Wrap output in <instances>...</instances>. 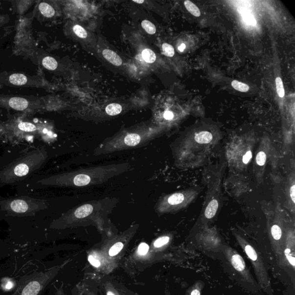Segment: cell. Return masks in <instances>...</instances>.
Instances as JSON below:
<instances>
[{"label": "cell", "mask_w": 295, "mask_h": 295, "mask_svg": "<svg viewBox=\"0 0 295 295\" xmlns=\"http://www.w3.org/2000/svg\"><path fill=\"white\" fill-rule=\"evenodd\" d=\"M141 25L146 32L149 34L153 35L156 33L157 28L155 25L150 21L144 20L142 22Z\"/></svg>", "instance_id": "obj_25"}, {"label": "cell", "mask_w": 295, "mask_h": 295, "mask_svg": "<svg viewBox=\"0 0 295 295\" xmlns=\"http://www.w3.org/2000/svg\"><path fill=\"white\" fill-rule=\"evenodd\" d=\"M89 261L90 262V264L93 266V267L98 268L99 267V266L100 265V262L98 260H97V259L94 258L92 255L89 256Z\"/></svg>", "instance_id": "obj_34"}, {"label": "cell", "mask_w": 295, "mask_h": 295, "mask_svg": "<svg viewBox=\"0 0 295 295\" xmlns=\"http://www.w3.org/2000/svg\"><path fill=\"white\" fill-rule=\"evenodd\" d=\"M118 201L116 199L92 201L74 207L51 223L53 228H63L83 224H99L105 222Z\"/></svg>", "instance_id": "obj_2"}, {"label": "cell", "mask_w": 295, "mask_h": 295, "mask_svg": "<svg viewBox=\"0 0 295 295\" xmlns=\"http://www.w3.org/2000/svg\"><path fill=\"white\" fill-rule=\"evenodd\" d=\"M170 241V237L169 236H161V237L156 240L154 246L156 248H160L163 247V246L167 245Z\"/></svg>", "instance_id": "obj_27"}, {"label": "cell", "mask_w": 295, "mask_h": 295, "mask_svg": "<svg viewBox=\"0 0 295 295\" xmlns=\"http://www.w3.org/2000/svg\"><path fill=\"white\" fill-rule=\"evenodd\" d=\"M269 235L274 253L282 256L284 246V232L280 216L275 214L274 219H269L268 223Z\"/></svg>", "instance_id": "obj_8"}, {"label": "cell", "mask_w": 295, "mask_h": 295, "mask_svg": "<svg viewBox=\"0 0 295 295\" xmlns=\"http://www.w3.org/2000/svg\"><path fill=\"white\" fill-rule=\"evenodd\" d=\"M134 2L137 3V4H142L144 2V1H134Z\"/></svg>", "instance_id": "obj_39"}, {"label": "cell", "mask_w": 295, "mask_h": 295, "mask_svg": "<svg viewBox=\"0 0 295 295\" xmlns=\"http://www.w3.org/2000/svg\"><path fill=\"white\" fill-rule=\"evenodd\" d=\"M219 180H216L212 188L211 192L207 197L205 206L204 207L202 222H207L214 218L219 209V201L218 197L219 193Z\"/></svg>", "instance_id": "obj_10"}, {"label": "cell", "mask_w": 295, "mask_h": 295, "mask_svg": "<svg viewBox=\"0 0 295 295\" xmlns=\"http://www.w3.org/2000/svg\"><path fill=\"white\" fill-rule=\"evenodd\" d=\"M185 48H186L185 44H182L180 45V46L179 47H178V50H179L181 52H182V51H183V50L184 49H185Z\"/></svg>", "instance_id": "obj_38"}, {"label": "cell", "mask_w": 295, "mask_h": 295, "mask_svg": "<svg viewBox=\"0 0 295 295\" xmlns=\"http://www.w3.org/2000/svg\"><path fill=\"white\" fill-rule=\"evenodd\" d=\"M295 184L293 182V184H292V185L290 187V189L289 190L290 192V196L291 198V200L292 201V202H293V204H294L295 203Z\"/></svg>", "instance_id": "obj_36"}, {"label": "cell", "mask_w": 295, "mask_h": 295, "mask_svg": "<svg viewBox=\"0 0 295 295\" xmlns=\"http://www.w3.org/2000/svg\"><path fill=\"white\" fill-rule=\"evenodd\" d=\"M47 157V152L43 148L28 152L0 171V181L9 184L24 179L40 168Z\"/></svg>", "instance_id": "obj_3"}, {"label": "cell", "mask_w": 295, "mask_h": 295, "mask_svg": "<svg viewBox=\"0 0 295 295\" xmlns=\"http://www.w3.org/2000/svg\"><path fill=\"white\" fill-rule=\"evenodd\" d=\"M103 56L106 60L115 66H121L122 60L117 54L110 49H105L103 51Z\"/></svg>", "instance_id": "obj_13"}, {"label": "cell", "mask_w": 295, "mask_h": 295, "mask_svg": "<svg viewBox=\"0 0 295 295\" xmlns=\"http://www.w3.org/2000/svg\"><path fill=\"white\" fill-rule=\"evenodd\" d=\"M197 195V192L188 190L164 196L159 200L155 210L159 214L177 211L190 204Z\"/></svg>", "instance_id": "obj_6"}, {"label": "cell", "mask_w": 295, "mask_h": 295, "mask_svg": "<svg viewBox=\"0 0 295 295\" xmlns=\"http://www.w3.org/2000/svg\"><path fill=\"white\" fill-rule=\"evenodd\" d=\"M163 53L166 56L173 57L174 56L175 51L173 46L171 45L164 43L162 45Z\"/></svg>", "instance_id": "obj_32"}, {"label": "cell", "mask_w": 295, "mask_h": 295, "mask_svg": "<svg viewBox=\"0 0 295 295\" xmlns=\"http://www.w3.org/2000/svg\"><path fill=\"white\" fill-rule=\"evenodd\" d=\"M275 85H276V89L278 95L280 98H283L285 95V91L283 81L280 77H278L275 79Z\"/></svg>", "instance_id": "obj_29"}, {"label": "cell", "mask_w": 295, "mask_h": 295, "mask_svg": "<svg viewBox=\"0 0 295 295\" xmlns=\"http://www.w3.org/2000/svg\"><path fill=\"white\" fill-rule=\"evenodd\" d=\"M0 205L9 215L15 216H31L47 208L46 201L26 197L4 200Z\"/></svg>", "instance_id": "obj_4"}, {"label": "cell", "mask_w": 295, "mask_h": 295, "mask_svg": "<svg viewBox=\"0 0 295 295\" xmlns=\"http://www.w3.org/2000/svg\"><path fill=\"white\" fill-rule=\"evenodd\" d=\"M124 244L122 242H119L116 243L114 245L112 246L111 248H110L109 254L110 256H115L119 253V252L121 251L123 248H124Z\"/></svg>", "instance_id": "obj_28"}, {"label": "cell", "mask_w": 295, "mask_h": 295, "mask_svg": "<svg viewBox=\"0 0 295 295\" xmlns=\"http://www.w3.org/2000/svg\"><path fill=\"white\" fill-rule=\"evenodd\" d=\"M267 152L263 150H260L258 152L255 158V164L259 168L264 167L266 161H267Z\"/></svg>", "instance_id": "obj_23"}, {"label": "cell", "mask_w": 295, "mask_h": 295, "mask_svg": "<svg viewBox=\"0 0 295 295\" xmlns=\"http://www.w3.org/2000/svg\"><path fill=\"white\" fill-rule=\"evenodd\" d=\"M9 80L13 85L17 86H24L28 83L27 77L21 73L12 74Z\"/></svg>", "instance_id": "obj_14"}, {"label": "cell", "mask_w": 295, "mask_h": 295, "mask_svg": "<svg viewBox=\"0 0 295 295\" xmlns=\"http://www.w3.org/2000/svg\"><path fill=\"white\" fill-rule=\"evenodd\" d=\"M42 65L46 69L50 70H56L58 67L57 61L51 57H45L42 60Z\"/></svg>", "instance_id": "obj_21"}, {"label": "cell", "mask_w": 295, "mask_h": 295, "mask_svg": "<svg viewBox=\"0 0 295 295\" xmlns=\"http://www.w3.org/2000/svg\"><path fill=\"white\" fill-rule=\"evenodd\" d=\"M223 252L231 267L245 281L254 283V280L250 272L244 259L234 249L227 246H223Z\"/></svg>", "instance_id": "obj_9"}, {"label": "cell", "mask_w": 295, "mask_h": 295, "mask_svg": "<svg viewBox=\"0 0 295 295\" xmlns=\"http://www.w3.org/2000/svg\"><path fill=\"white\" fill-rule=\"evenodd\" d=\"M47 282L44 272H35L21 278L17 290L13 295H40Z\"/></svg>", "instance_id": "obj_7"}, {"label": "cell", "mask_w": 295, "mask_h": 295, "mask_svg": "<svg viewBox=\"0 0 295 295\" xmlns=\"http://www.w3.org/2000/svg\"><path fill=\"white\" fill-rule=\"evenodd\" d=\"M242 16L246 23L254 26L257 24L255 19L251 14H249L248 12H242Z\"/></svg>", "instance_id": "obj_31"}, {"label": "cell", "mask_w": 295, "mask_h": 295, "mask_svg": "<svg viewBox=\"0 0 295 295\" xmlns=\"http://www.w3.org/2000/svg\"><path fill=\"white\" fill-rule=\"evenodd\" d=\"M73 30L77 37L80 38H86L88 36L87 32L82 26L79 25H75L73 28Z\"/></svg>", "instance_id": "obj_30"}, {"label": "cell", "mask_w": 295, "mask_h": 295, "mask_svg": "<svg viewBox=\"0 0 295 295\" xmlns=\"http://www.w3.org/2000/svg\"><path fill=\"white\" fill-rule=\"evenodd\" d=\"M16 132L22 133H34L37 131L36 125L30 122H21L16 125Z\"/></svg>", "instance_id": "obj_15"}, {"label": "cell", "mask_w": 295, "mask_h": 295, "mask_svg": "<svg viewBox=\"0 0 295 295\" xmlns=\"http://www.w3.org/2000/svg\"><path fill=\"white\" fill-rule=\"evenodd\" d=\"M106 112L110 116L117 115L122 111L121 105L118 103H112L106 107Z\"/></svg>", "instance_id": "obj_20"}, {"label": "cell", "mask_w": 295, "mask_h": 295, "mask_svg": "<svg viewBox=\"0 0 295 295\" xmlns=\"http://www.w3.org/2000/svg\"><path fill=\"white\" fill-rule=\"evenodd\" d=\"M1 290L5 292H10L14 290L16 286V281L9 277L2 278L1 280Z\"/></svg>", "instance_id": "obj_18"}, {"label": "cell", "mask_w": 295, "mask_h": 295, "mask_svg": "<svg viewBox=\"0 0 295 295\" xmlns=\"http://www.w3.org/2000/svg\"><path fill=\"white\" fill-rule=\"evenodd\" d=\"M107 295H115L114 294H113V293H112L111 291H109L108 292V293H107Z\"/></svg>", "instance_id": "obj_40"}, {"label": "cell", "mask_w": 295, "mask_h": 295, "mask_svg": "<svg viewBox=\"0 0 295 295\" xmlns=\"http://www.w3.org/2000/svg\"><path fill=\"white\" fill-rule=\"evenodd\" d=\"M204 287V282L201 280L197 281L188 289L186 295H202Z\"/></svg>", "instance_id": "obj_19"}, {"label": "cell", "mask_w": 295, "mask_h": 295, "mask_svg": "<svg viewBox=\"0 0 295 295\" xmlns=\"http://www.w3.org/2000/svg\"><path fill=\"white\" fill-rule=\"evenodd\" d=\"M283 254H285L287 261L294 270L295 268V243L294 237L291 235L288 236L287 241L284 243ZM282 254V255H283Z\"/></svg>", "instance_id": "obj_11"}, {"label": "cell", "mask_w": 295, "mask_h": 295, "mask_svg": "<svg viewBox=\"0 0 295 295\" xmlns=\"http://www.w3.org/2000/svg\"><path fill=\"white\" fill-rule=\"evenodd\" d=\"M233 234L253 266L255 274L257 276L259 285L266 293L272 295V289L270 277H269L267 269H266L261 256L253 246L243 238L241 235L236 232L233 233Z\"/></svg>", "instance_id": "obj_5"}, {"label": "cell", "mask_w": 295, "mask_h": 295, "mask_svg": "<svg viewBox=\"0 0 295 295\" xmlns=\"http://www.w3.org/2000/svg\"><path fill=\"white\" fill-rule=\"evenodd\" d=\"M7 105L9 108L17 111H25L30 106L27 99L21 97H13L7 100Z\"/></svg>", "instance_id": "obj_12"}, {"label": "cell", "mask_w": 295, "mask_h": 295, "mask_svg": "<svg viewBox=\"0 0 295 295\" xmlns=\"http://www.w3.org/2000/svg\"><path fill=\"white\" fill-rule=\"evenodd\" d=\"M184 5L185 6L187 11H189L191 14L196 16V17H200L201 16L200 9L194 4V3L186 0V1L184 2Z\"/></svg>", "instance_id": "obj_24"}, {"label": "cell", "mask_w": 295, "mask_h": 295, "mask_svg": "<svg viewBox=\"0 0 295 295\" xmlns=\"http://www.w3.org/2000/svg\"><path fill=\"white\" fill-rule=\"evenodd\" d=\"M231 85L233 89L240 92H248L250 89V87L247 84L238 82L237 80L232 81Z\"/></svg>", "instance_id": "obj_26"}, {"label": "cell", "mask_w": 295, "mask_h": 295, "mask_svg": "<svg viewBox=\"0 0 295 295\" xmlns=\"http://www.w3.org/2000/svg\"><path fill=\"white\" fill-rule=\"evenodd\" d=\"M194 139L198 143L207 144L212 140L213 136L211 133L209 132H201L196 135Z\"/></svg>", "instance_id": "obj_17"}, {"label": "cell", "mask_w": 295, "mask_h": 295, "mask_svg": "<svg viewBox=\"0 0 295 295\" xmlns=\"http://www.w3.org/2000/svg\"><path fill=\"white\" fill-rule=\"evenodd\" d=\"M164 118L167 120H171L172 119H173V113L170 111L165 112L164 113Z\"/></svg>", "instance_id": "obj_37"}, {"label": "cell", "mask_w": 295, "mask_h": 295, "mask_svg": "<svg viewBox=\"0 0 295 295\" xmlns=\"http://www.w3.org/2000/svg\"><path fill=\"white\" fill-rule=\"evenodd\" d=\"M142 57L146 63L152 64L155 62L157 56L153 51L150 48H145L142 52Z\"/></svg>", "instance_id": "obj_22"}, {"label": "cell", "mask_w": 295, "mask_h": 295, "mask_svg": "<svg viewBox=\"0 0 295 295\" xmlns=\"http://www.w3.org/2000/svg\"><path fill=\"white\" fill-rule=\"evenodd\" d=\"M149 246L145 243H142L138 248V253L139 255H145L147 254L149 250Z\"/></svg>", "instance_id": "obj_33"}, {"label": "cell", "mask_w": 295, "mask_h": 295, "mask_svg": "<svg viewBox=\"0 0 295 295\" xmlns=\"http://www.w3.org/2000/svg\"><path fill=\"white\" fill-rule=\"evenodd\" d=\"M128 163L113 164L68 172L43 178L37 182L44 187H79L106 182L111 178L128 171Z\"/></svg>", "instance_id": "obj_1"}, {"label": "cell", "mask_w": 295, "mask_h": 295, "mask_svg": "<svg viewBox=\"0 0 295 295\" xmlns=\"http://www.w3.org/2000/svg\"><path fill=\"white\" fill-rule=\"evenodd\" d=\"M251 151H249L246 152V154L244 156V157H243V162H244V163L245 164H248L250 160H251Z\"/></svg>", "instance_id": "obj_35"}, {"label": "cell", "mask_w": 295, "mask_h": 295, "mask_svg": "<svg viewBox=\"0 0 295 295\" xmlns=\"http://www.w3.org/2000/svg\"><path fill=\"white\" fill-rule=\"evenodd\" d=\"M39 10L42 15L47 18H53L56 14L54 9L46 2H41L39 5Z\"/></svg>", "instance_id": "obj_16"}]
</instances>
